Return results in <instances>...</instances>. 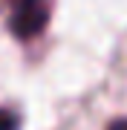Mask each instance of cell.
I'll return each instance as SVG.
<instances>
[{"instance_id": "cell-1", "label": "cell", "mask_w": 127, "mask_h": 130, "mask_svg": "<svg viewBox=\"0 0 127 130\" xmlns=\"http://www.w3.org/2000/svg\"><path fill=\"white\" fill-rule=\"evenodd\" d=\"M52 18V0H17L12 12V35L20 41H32L46 29Z\"/></svg>"}, {"instance_id": "cell-2", "label": "cell", "mask_w": 127, "mask_h": 130, "mask_svg": "<svg viewBox=\"0 0 127 130\" xmlns=\"http://www.w3.org/2000/svg\"><path fill=\"white\" fill-rule=\"evenodd\" d=\"M0 130H17V116L9 110H0Z\"/></svg>"}, {"instance_id": "cell-3", "label": "cell", "mask_w": 127, "mask_h": 130, "mask_svg": "<svg viewBox=\"0 0 127 130\" xmlns=\"http://www.w3.org/2000/svg\"><path fill=\"white\" fill-rule=\"evenodd\" d=\"M107 130H127V119H116L113 124H110Z\"/></svg>"}]
</instances>
